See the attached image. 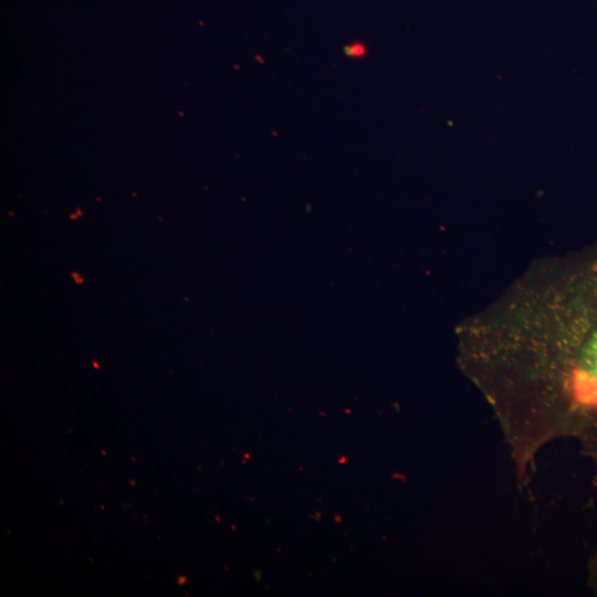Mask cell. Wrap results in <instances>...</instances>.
Returning <instances> with one entry per match:
<instances>
[{
    "label": "cell",
    "mask_w": 597,
    "mask_h": 597,
    "mask_svg": "<svg viewBox=\"0 0 597 597\" xmlns=\"http://www.w3.org/2000/svg\"><path fill=\"white\" fill-rule=\"evenodd\" d=\"M569 431L597 458V326L578 347L568 376Z\"/></svg>",
    "instance_id": "6da1fadb"
},
{
    "label": "cell",
    "mask_w": 597,
    "mask_h": 597,
    "mask_svg": "<svg viewBox=\"0 0 597 597\" xmlns=\"http://www.w3.org/2000/svg\"><path fill=\"white\" fill-rule=\"evenodd\" d=\"M345 54L350 59H363L367 54V46L363 42H352L344 48Z\"/></svg>",
    "instance_id": "7a4b0ae2"
},
{
    "label": "cell",
    "mask_w": 597,
    "mask_h": 597,
    "mask_svg": "<svg viewBox=\"0 0 597 597\" xmlns=\"http://www.w3.org/2000/svg\"><path fill=\"white\" fill-rule=\"evenodd\" d=\"M590 583L593 587L597 590V556L593 558L590 565Z\"/></svg>",
    "instance_id": "3957f363"
}]
</instances>
